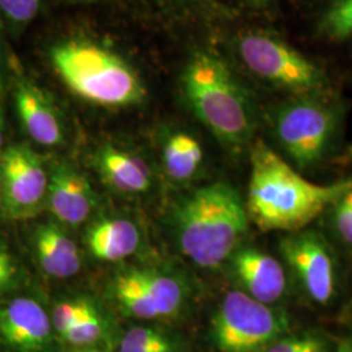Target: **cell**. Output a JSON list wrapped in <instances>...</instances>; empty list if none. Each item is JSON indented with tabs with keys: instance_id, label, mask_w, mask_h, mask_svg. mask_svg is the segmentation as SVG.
<instances>
[{
	"instance_id": "obj_12",
	"label": "cell",
	"mask_w": 352,
	"mask_h": 352,
	"mask_svg": "<svg viewBox=\"0 0 352 352\" xmlns=\"http://www.w3.org/2000/svg\"><path fill=\"white\" fill-rule=\"evenodd\" d=\"M52 330L50 316L36 300L16 298L0 304V342L13 351H45Z\"/></svg>"
},
{
	"instance_id": "obj_28",
	"label": "cell",
	"mask_w": 352,
	"mask_h": 352,
	"mask_svg": "<svg viewBox=\"0 0 352 352\" xmlns=\"http://www.w3.org/2000/svg\"><path fill=\"white\" fill-rule=\"evenodd\" d=\"M336 352H352L351 340H343V342H340Z\"/></svg>"
},
{
	"instance_id": "obj_20",
	"label": "cell",
	"mask_w": 352,
	"mask_h": 352,
	"mask_svg": "<svg viewBox=\"0 0 352 352\" xmlns=\"http://www.w3.org/2000/svg\"><path fill=\"white\" fill-rule=\"evenodd\" d=\"M171 352V344L161 333L149 327H133L122 340L120 352Z\"/></svg>"
},
{
	"instance_id": "obj_27",
	"label": "cell",
	"mask_w": 352,
	"mask_h": 352,
	"mask_svg": "<svg viewBox=\"0 0 352 352\" xmlns=\"http://www.w3.org/2000/svg\"><path fill=\"white\" fill-rule=\"evenodd\" d=\"M187 1L199 4V6H202V7H208V8L214 10V11H221V6H219V3L217 0H187Z\"/></svg>"
},
{
	"instance_id": "obj_13",
	"label": "cell",
	"mask_w": 352,
	"mask_h": 352,
	"mask_svg": "<svg viewBox=\"0 0 352 352\" xmlns=\"http://www.w3.org/2000/svg\"><path fill=\"white\" fill-rule=\"evenodd\" d=\"M96 192L88 179L68 164H58L51 171L46 206L65 226L87 222L96 208Z\"/></svg>"
},
{
	"instance_id": "obj_7",
	"label": "cell",
	"mask_w": 352,
	"mask_h": 352,
	"mask_svg": "<svg viewBox=\"0 0 352 352\" xmlns=\"http://www.w3.org/2000/svg\"><path fill=\"white\" fill-rule=\"evenodd\" d=\"M212 331L219 351L263 352L287 334L289 320L276 307L257 302L241 289H232L214 315Z\"/></svg>"
},
{
	"instance_id": "obj_18",
	"label": "cell",
	"mask_w": 352,
	"mask_h": 352,
	"mask_svg": "<svg viewBox=\"0 0 352 352\" xmlns=\"http://www.w3.org/2000/svg\"><path fill=\"white\" fill-rule=\"evenodd\" d=\"M204 161L201 145L193 136L175 133L164 144V164L167 175L175 182H188L196 175Z\"/></svg>"
},
{
	"instance_id": "obj_31",
	"label": "cell",
	"mask_w": 352,
	"mask_h": 352,
	"mask_svg": "<svg viewBox=\"0 0 352 352\" xmlns=\"http://www.w3.org/2000/svg\"><path fill=\"white\" fill-rule=\"evenodd\" d=\"M252 3H254V4H266V3H269L270 0H250Z\"/></svg>"
},
{
	"instance_id": "obj_21",
	"label": "cell",
	"mask_w": 352,
	"mask_h": 352,
	"mask_svg": "<svg viewBox=\"0 0 352 352\" xmlns=\"http://www.w3.org/2000/svg\"><path fill=\"white\" fill-rule=\"evenodd\" d=\"M324 30L337 39L352 38V0H336L324 19Z\"/></svg>"
},
{
	"instance_id": "obj_19",
	"label": "cell",
	"mask_w": 352,
	"mask_h": 352,
	"mask_svg": "<svg viewBox=\"0 0 352 352\" xmlns=\"http://www.w3.org/2000/svg\"><path fill=\"white\" fill-rule=\"evenodd\" d=\"M100 315L97 308L85 299H71L58 302L51 314L52 329L62 337L64 333L76 324Z\"/></svg>"
},
{
	"instance_id": "obj_23",
	"label": "cell",
	"mask_w": 352,
	"mask_h": 352,
	"mask_svg": "<svg viewBox=\"0 0 352 352\" xmlns=\"http://www.w3.org/2000/svg\"><path fill=\"white\" fill-rule=\"evenodd\" d=\"M103 334V322L101 316H93L72 327H69L63 336L65 342L77 347H87L101 340Z\"/></svg>"
},
{
	"instance_id": "obj_32",
	"label": "cell",
	"mask_w": 352,
	"mask_h": 352,
	"mask_svg": "<svg viewBox=\"0 0 352 352\" xmlns=\"http://www.w3.org/2000/svg\"><path fill=\"white\" fill-rule=\"evenodd\" d=\"M77 352H107V351H100V350H82V351Z\"/></svg>"
},
{
	"instance_id": "obj_15",
	"label": "cell",
	"mask_w": 352,
	"mask_h": 352,
	"mask_svg": "<svg viewBox=\"0 0 352 352\" xmlns=\"http://www.w3.org/2000/svg\"><path fill=\"white\" fill-rule=\"evenodd\" d=\"M34 248L42 270L54 278H71L81 270V256L75 241L56 223L36 228Z\"/></svg>"
},
{
	"instance_id": "obj_4",
	"label": "cell",
	"mask_w": 352,
	"mask_h": 352,
	"mask_svg": "<svg viewBox=\"0 0 352 352\" xmlns=\"http://www.w3.org/2000/svg\"><path fill=\"white\" fill-rule=\"evenodd\" d=\"M51 63L64 84L85 101L126 107L145 98L139 76L119 55L87 41H69L51 50Z\"/></svg>"
},
{
	"instance_id": "obj_17",
	"label": "cell",
	"mask_w": 352,
	"mask_h": 352,
	"mask_svg": "<svg viewBox=\"0 0 352 352\" xmlns=\"http://www.w3.org/2000/svg\"><path fill=\"white\" fill-rule=\"evenodd\" d=\"M85 243L90 253L102 261H122L138 251L139 228L128 219L107 218L89 227Z\"/></svg>"
},
{
	"instance_id": "obj_5",
	"label": "cell",
	"mask_w": 352,
	"mask_h": 352,
	"mask_svg": "<svg viewBox=\"0 0 352 352\" xmlns=\"http://www.w3.org/2000/svg\"><path fill=\"white\" fill-rule=\"evenodd\" d=\"M340 116L330 96L292 97L279 104L272 128L283 158L298 171L318 166L337 136Z\"/></svg>"
},
{
	"instance_id": "obj_29",
	"label": "cell",
	"mask_w": 352,
	"mask_h": 352,
	"mask_svg": "<svg viewBox=\"0 0 352 352\" xmlns=\"http://www.w3.org/2000/svg\"><path fill=\"white\" fill-rule=\"evenodd\" d=\"M3 148V113H1V107H0V153Z\"/></svg>"
},
{
	"instance_id": "obj_30",
	"label": "cell",
	"mask_w": 352,
	"mask_h": 352,
	"mask_svg": "<svg viewBox=\"0 0 352 352\" xmlns=\"http://www.w3.org/2000/svg\"><path fill=\"white\" fill-rule=\"evenodd\" d=\"M346 160L347 161H352V142L350 144V146H349V149H347V153H346Z\"/></svg>"
},
{
	"instance_id": "obj_1",
	"label": "cell",
	"mask_w": 352,
	"mask_h": 352,
	"mask_svg": "<svg viewBox=\"0 0 352 352\" xmlns=\"http://www.w3.org/2000/svg\"><path fill=\"white\" fill-rule=\"evenodd\" d=\"M352 189V177L316 184L261 139L251 145V177L247 212L254 225L267 231L294 232L309 226Z\"/></svg>"
},
{
	"instance_id": "obj_26",
	"label": "cell",
	"mask_w": 352,
	"mask_h": 352,
	"mask_svg": "<svg viewBox=\"0 0 352 352\" xmlns=\"http://www.w3.org/2000/svg\"><path fill=\"white\" fill-rule=\"evenodd\" d=\"M17 270L12 257L0 245V294L12 289L16 283Z\"/></svg>"
},
{
	"instance_id": "obj_16",
	"label": "cell",
	"mask_w": 352,
	"mask_h": 352,
	"mask_svg": "<svg viewBox=\"0 0 352 352\" xmlns=\"http://www.w3.org/2000/svg\"><path fill=\"white\" fill-rule=\"evenodd\" d=\"M96 164L102 180L113 190L138 195L151 187V171L139 157L106 145L96 155Z\"/></svg>"
},
{
	"instance_id": "obj_14",
	"label": "cell",
	"mask_w": 352,
	"mask_h": 352,
	"mask_svg": "<svg viewBox=\"0 0 352 352\" xmlns=\"http://www.w3.org/2000/svg\"><path fill=\"white\" fill-rule=\"evenodd\" d=\"M19 119L29 138L42 146L63 142V124L50 98L29 81H20L14 90Z\"/></svg>"
},
{
	"instance_id": "obj_33",
	"label": "cell",
	"mask_w": 352,
	"mask_h": 352,
	"mask_svg": "<svg viewBox=\"0 0 352 352\" xmlns=\"http://www.w3.org/2000/svg\"><path fill=\"white\" fill-rule=\"evenodd\" d=\"M0 88H1V56H0Z\"/></svg>"
},
{
	"instance_id": "obj_8",
	"label": "cell",
	"mask_w": 352,
	"mask_h": 352,
	"mask_svg": "<svg viewBox=\"0 0 352 352\" xmlns=\"http://www.w3.org/2000/svg\"><path fill=\"white\" fill-rule=\"evenodd\" d=\"M282 261L308 300L325 307L337 295V261L325 238L311 228L287 232L279 240Z\"/></svg>"
},
{
	"instance_id": "obj_6",
	"label": "cell",
	"mask_w": 352,
	"mask_h": 352,
	"mask_svg": "<svg viewBox=\"0 0 352 352\" xmlns=\"http://www.w3.org/2000/svg\"><path fill=\"white\" fill-rule=\"evenodd\" d=\"M236 43L241 62L269 85L292 97L330 96L325 72L285 41L264 32H247Z\"/></svg>"
},
{
	"instance_id": "obj_2",
	"label": "cell",
	"mask_w": 352,
	"mask_h": 352,
	"mask_svg": "<svg viewBox=\"0 0 352 352\" xmlns=\"http://www.w3.org/2000/svg\"><path fill=\"white\" fill-rule=\"evenodd\" d=\"M248 212L238 189L225 182L197 188L176 206L177 247L193 264L213 269L240 247L248 230Z\"/></svg>"
},
{
	"instance_id": "obj_9",
	"label": "cell",
	"mask_w": 352,
	"mask_h": 352,
	"mask_svg": "<svg viewBox=\"0 0 352 352\" xmlns=\"http://www.w3.org/2000/svg\"><path fill=\"white\" fill-rule=\"evenodd\" d=\"M50 175L36 151L12 145L0 153V205L14 221L33 218L46 206Z\"/></svg>"
},
{
	"instance_id": "obj_11",
	"label": "cell",
	"mask_w": 352,
	"mask_h": 352,
	"mask_svg": "<svg viewBox=\"0 0 352 352\" xmlns=\"http://www.w3.org/2000/svg\"><path fill=\"white\" fill-rule=\"evenodd\" d=\"M240 289L254 300L274 307L287 289L286 269L274 256L254 247H239L230 257Z\"/></svg>"
},
{
	"instance_id": "obj_24",
	"label": "cell",
	"mask_w": 352,
	"mask_h": 352,
	"mask_svg": "<svg viewBox=\"0 0 352 352\" xmlns=\"http://www.w3.org/2000/svg\"><path fill=\"white\" fill-rule=\"evenodd\" d=\"M330 208L337 236L346 247L352 248V189L342 195Z\"/></svg>"
},
{
	"instance_id": "obj_25",
	"label": "cell",
	"mask_w": 352,
	"mask_h": 352,
	"mask_svg": "<svg viewBox=\"0 0 352 352\" xmlns=\"http://www.w3.org/2000/svg\"><path fill=\"white\" fill-rule=\"evenodd\" d=\"M42 0H0V13L13 26H25L37 16Z\"/></svg>"
},
{
	"instance_id": "obj_3",
	"label": "cell",
	"mask_w": 352,
	"mask_h": 352,
	"mask_svg": "<svg viewBox=\"0 0 352 352\" xmlns=\"http://www.w3.org/2000/svg\"><path fill=\"white\" fill-rule=\"evenodd\" d=\"M182 89L190 110L225 146L241 151L252 145L253 104L223 59L196 52L183 71Z\"/></svg>"
},
{
	"instance_id": "obj_22",
	"label": "cell",
	"mask_w": 352,
	"mask_h": 352,
	"mask_svg": "<svg viewBox=\"0 0 352 352\" xmlns=\"http://www.w3.org/2000/svg\"><path fill=\"white\" fill-rule=\"evenodd\" d=\"M327 343L321 336L307 333L299 336H283L273 342L263 352H327Z\"/></svg>"
},
{
	"instance_id": "obj_10",
	"label": "cell",
	"mask_w": 352,
	"mask_h": 352,
	"mask_svg": "<svg viewBox=\"0 0 352 352\" xmlns=\"http://www.w3.org/2000/svg\"><path fill=\"white\" fill-rule=\"evenodd\" d=\"M111 294L124 314L141 320L177 315L188 299V289L182 279L142 269L118 274Z\"/></svg>"
}]
</instances>
